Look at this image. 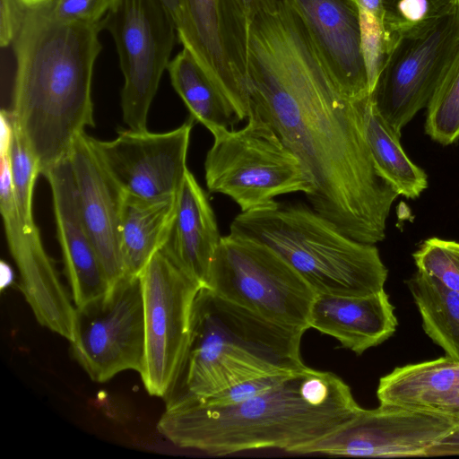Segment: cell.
<instances>
[{"instance_id":"8","label":"cell","mask_w":459,"mask_h":459,"mask_svg":"<svg viewBox=\"0 0 459 459\" xmlns=\"http://www.w3.org/2000/svg\"><path fill=\"white\" fill-rule=\"evenodd\" d=\"M458 43L459 10L394 38L369 99L397 134L427 108Z\"/></svg>"},{"instance_id":"14","label":"cell","mask_w":459,"mask_h":459,"mask_svg":"<svg viewBox=\"0 0 459 459\" xmlns=\"http://www.w3.org/2000/svg\"><path fill=\"white\" fill-rule=\"evenodd\" d=\"M0 157V210L9 251L20 274V290L38 322L72 342L77 309L43 247L36 224L20 220L8 154Z\"/></svg>"},{"instance_id":"25","label":"cell","mask_w":459,"mask_h":459,"mask_svg":"<svg viewBox=\"0 0 459 459\" xmlns=\"http://www.w3.org/2000/svg\"><path fill=\"white\" fill-rule=\"evenodd\" d=\"M425 333L459 362V292L419 270L406 281Z\"/></svg>"},{"instance_id":"9","label":"cell","mask_w":459,"mask_h":459,"mask_svg":"<svg viewBox=\"0 0 459 459\" xmlns=\"http://www.w3.org/2000/svg\"><path fill=\"white\" fill-rule=\"evenodd\" d=\"M145 346L139 374L148 394L165 399L188 345L193 307L202 286L160 249L140 274Z\"/></svg>"},{"instance_id":"31","label":"cell","mask_w":459,"mask_h":459,"mask_svg":"<svg viewBox=\"0 0 459 459\" xmlns=\"http://www.w3.org/2000/svg\"><path fill=\"white\" fill-rule=\"evenodd\" d=\"M299 371V370H298ZM294 373V372H293ZM290 374H273L251 380L241 382L228 389L202 399H191L207 406H229L249 400L267 390L274 387L284 380ZM181 402V401H178ZM176 403V402H174Z\"/></svg>"},{"instance_id":"27","label":"cell","mask_w":459,"mask_h":459,"mask_svg":"<svg viewBox=\"0 0 459 459\" xmlns=\"http://www.w3.org/2000/svg\"><path fill=\"white\" fill-rule=\"evenodd\" d=\"M382 4L392 42L397 34L459 10V0H382Z\"/></svg>"},{"instance_id":"17","label":"cell","mask_w":459,"mask_h":459,"mask_svg":"<svg viewBox=\"0 0 459 459\" xmlns=\"http://www.w3.org/2000/svg\"><path fill=\"white\" fill-rule=\"evenodd\" d=\"M51 188L57 238L76 309L102 299L111 289L83 225L69 157L43 175Z\"/></svg>"},{"instance_id":"19","label":"cell","mask_w":459,"mask_h":459,"mask_svg":"<svg viewBox=\"0 0 459 459\" xmlns=\"http://www.w3.org/2000/svg\"><path fill=\"white\" fill-rule=\"evenodd\" d=\"M221 239L206 194L188 169L161 249L188 277L205 287Z\"/></svg>"},{"instance_id":"22","label":"cell","mask_w":459,"mask_h":459,"mask_svg":"<svg viewBox=\"0 0 459 459\" xmlns=\"http://www.w3.org/2000/svg\"><path fill=\"white\" fill-rule=\"evenodd\" d=\"M177 197L149 200L125 193L120 221V250L125 276L139 277L162 248Z\"/></svg>"},{"instance_id":"32","label":"cell","mask_w":459,"mask_h":459,"mask_svg":"<svg viewBox=\"0 0 459 459\" xmlns=\"http://www.w3.org/2000/svg\"><path fill=\"white\" fill-rule=\"evenodd\" d=\"M26 6L20 0H0V45L13 44L24 15Z\"/></svg>"},{"instance_id":"29","label":"cell","mask_w":459,"mask_h":459,"mask_svg":"<svg viewBox=\"0 0 459 459\" xmlns=\"http://www.w3.org/2000/svg\"><path fill=\"white\" fill-rule=\"evenodd\" d=\"M417 270L459 292V242L430 238L412 254Z\"/></svg>"},{"instance_id":"34","label":"cell","mask_w":459,"mask_h":459,"mask_svg":"<svg viewBox=\"0 0 459 459\" xmlns=\"http://www.w3.org/2000/svg\"><path fill=\"white\" fill-rule=\"evenodd\" d=\"M359 9L368 13L384 21V8L382 0H355ZM385 23V22H384Z\"/></svg>"},{"instance_id":"20","label":"cell","mask_w":459,"mask_h":459,"mask_svg":"<svg viewBox=\"0 0 459 459\" xmlns=\"http://www.w3.org/2000/svg\"><path fill=\"white\" fill-rule=\"evenodd\" d=\"M180 17L177 32L208 76L248 117L249 95L246 83L235 73L224 43L221 0H178Z\"/></svg>"},{"instance_id":"1","label":"cell","mask_w":459,"mask_h":459,"mask_svg":"<svg viewBox=\"0 0 459 459\" xmlns=\"http://www.w3.org/2000/svg\"><path fill=\"white\" fill-rule=\"evenodd\" d=\"M223 17L230 54L246 71L250 113L299 160L313 210L354 240L383 241L399 195L369 150V96L354 100L339 91L284 0H226Z\"/></svg>"},{"instance_id":"24","label":"cell","mask_w":459,"mask_h":459,"mask_svg":"<svg viewBox=\"0 0 459 459\" xmlns=\"http://www.w3.org/2000/svg\"><path fill=\"white\" fill-rule=\"evenodd\" d=\"M367 141L376 167L399 195L416 199L428 187L425 171L414 164L397 134L377 112L369 97L364 108Z\"/></svg>"},{"instance_id":"15","label":"cell","mask_w":459,"mask_h":459,"mask_svg":"<svg viewBox=\"0 0 459 459\" xmlns=\"http://www.w3.org/2000/svg\"><path fill=\"white\" fill-rule=\"evenodd\" d=\"M301 20L339 91L354 100L370 94L355 0H284Z\"/></svg>"},{"instance_id":"36","label":"cell","mask_w":459,"mask_h":459,"mask_svg":"<svg viewBox=\"0 0 459 459\" xmlns=\"http://www.w3.org/2000/svg\"><path fill=\"white\" fill-rule=\"evenodd\" d=\"M161 2L171 14L177 27L180 17V7L178 0H161Z\"/></svg>"},{"instance_id":"4","label":"cell","mask_w":459,"mask_h":459,"mask_svg":"<svg viewBox=\"0 0 459 459\" xmlns=\"http://www.w3.org/2000/svg\"><path fill=\"white\" fill-rule=\"evenodd\" d=\"M304 333L268 322L201 288L185 358L166 404L206 398L244 381L302 369Z\"/></svg>"},{"instance_id":"37","label":"cell","mask_w":459,"mask_h":459,"mask_svg":"<svg viewBox=\"0 0 459 459\" xmlns=\"http://www.w3.org/2000/svg\"><path fill=\"white\" fill-rule=\"evenodd\" d=\"M27 7H38L45 5L53 0H20Z\"/></svg>"},{"instance_id":"13","label":"cell","mask_w":459,"mask_h":459,"mask_svg":"<svg viewBox=\"0 0 459 459\" xmlns=\"http://www.w3.org/2000/svg\"><path fill=\"white\" fill-rule=\"evenodd\" d=\"M195 120L164 133L122 129L111 141L91 136L100 160L126 194L149 200L178 196L186 175Z\"/></svg>"},{"instance_id":"6","label":"cell","mask_w":459,"mask_h":459,"mask_svg":"<svg viewBox=\"0 0 459 459\" xmlns=\"http://www.w3.org/2000/svg\"><path fill=\"white\" fill-rule=\"evenodd\" d=\"M204 161L206 186L211 193L230 197L247 212L274 197L312 192L310 179L299 160L274 131L250 113L242 128L221 130Z\"/></svg>"},{"instance_id":"35","label":"cell","mask_w":459,"mask_h":459,"mask_svg":"<svg viewBox=\"0 0 459 459\" xmlns=\"http://www.w3.org/2000/svg\"><path fill=\"white\" fill-rule=\"evenodd\" d=\"M14 281V273L10 266L4 261L0 262V290L3 291L4 289L11 286Z\"/></svg>"},{"instance_id":"23","label":"cell","mask_w":459,"mask_h":459,"mask_svg":"<svg viewBox=\"0 0 459 459\" xmlns=\"http://www.w3.org/2000/svg\"><path fill=\"white\" fill-rule=\"evenodd\" d=\"M171 84L191 118L212 134L235 129L247 117L208 76L193 54L183 48L169 64Z\"/></svg>"},{"instance_id":"18","label":"cell","mask_w":459,"mask_h":459,"mask_svg":"<svg viewBox=\"0 0 459 459\" xmlns=\"http://www.w3.org/2000/svg\"><path fill=\"white\" fill-rule=\"evenodd\" d=\"M398 325L385 290L363 296L316 294L308 326L336 339L357 355L389 339Z\"/></svg>"},{"instance_id":"26","label":"cell","mask_w":459,"mask_h":459,"mask_svg":"<svg viewBox=\"0 0 459 459\" xmlns=\"http://www.w3.org/2000/svg\"><path fill=\"white\" fill-rule=\"evenodd\" d=\"M424 129L442 145L459 140V43L427 106Z\"/></svg>"},{"instance_id":"30","label":"cell","mask_w":459,"mask_h":459,"mask_svg":"<svg viewBox=\"0 0 459 459\" xmlns=\"http://www.w3.org/2000/svg\"><path fill=\"white\" fill-rule=\"evenodd\" d=\"M117 0H53L42 5L54 19L66 22L102 24Z\"/></svg>"},{"instance_id":"12","label":"cell","mask_w":459,"mask_h":459,"mask_svg":"<svg viewBox=\"0 0 459 459\" xmlns=\"http://www.w3.org/2000/svg\"><path fill=\"white\" fill-rule=\"evenodd\" d=\"M459 429V420L395 405L361 408L345 424L299 454L355 457H426L428 450Z\"/></svg>"},{"instance_id":"2","label":"cell","mask_w":459,"mask_h":459,"mask_svg":"<svg viewBox=\"0 0 459 459\" xmlns=\"http://www.w3.org/2000/svg\"><path fill=\"white\" fill-rule=\"evenodd\" d=\"M102 24L60 22L27 7L13 41L15 73L6 108L41 175L69 157L95 126L91 82Z\"/></svg>"},{"instance_id":"7","label":"cell","mask_w":459,"mask_h":459,"mask_svg":"<svg viewBox=\"0 0 459 459\" xmlns=\"http://www.w3.org/2000/svg\"><path fill=\"white\" fill-rule=\"evenodd\" d=\"M206 288L268 322L307 331L316 292L267 246L230 234L221 237Z\"/></svg>"},{"instance_id":"11","label":"cell","mask_w":459,"mask_h":459,"mask_svg":"<svg viewBox=\"0 0 459 459\" xmlns=\"http://www.w3.org/2000/svg\"><path fill=\"white\" fill-rule=\"evenodd\" d=\"M70 343L73 357L95 382L127 369L139 372L145 346L140 277L124 276L102 299L77 309Z\"/></svg>"},{"instance_id":"21","label":"cell","mask_w":459,"mask_h":459,"mask_svg":"<svg viewBox=\"0 0 459 459\" xmlns=\"http://www.w3.org/2000/svg\"><path fill=\"white\" fill-rule=\"evenodd\" d=\"M379 404L459 420V362L448 357L397 367L379 379Z\"/></svg>"},{"instance_id":"10","label":"cell","mask_w":459,"mask_h":459,"mask_svg":"<svg viewBox=\"0 0 459 459\" xmlns=\"http://www.w3.org/2000/svg\"><path fill=\"white\" fill-rule=\"evenodd\" d=\"M118 54L125 82L123 121L147 129V117L178 37L175 22L161 0H117L103 21Z\"/></svg>"},{"instance_id":"3","label":"cell","mask_w":459,"mask_h":459,"mask_svg":"<svg viewBox=\"0 0 459 459\" xmlns=\"http://www.w3.org/2000/svg\"><path fill=\"white\" fill-rule=\"evenodd\" d=\"M360 409L341 377L306 366L266 392L234 405L168 403L157 428L178 447L215 455L267 448L299 454Z\"/></svg>"},{"instance_id":"16","label":"cell","mask_w":459,"mask_h":459,"mask_svg":"<svg viewBox=\"0 0 459 459\" xmlns=\"http://www.w3.org/2000/svg\"><path fill=\"white\" fill-rule=\"evenodd\" d=\"M69 160L83 225L112 287L125 276L120 250L125 192L100 160L85 132L75 139Z\"/></svg>"},{"instance_id":"33","label":"cell","mask_w":459,"mask_h":459,"mask_svg":"<svg viewBox=\"0 0 459 459\" xmlns=\"http://www.w3.org/2000/svg\"><path fill=\"white\" fill-rule=\"evenodd\" d=\"M459 455V429L431 446L428 456Z\"/></svg>"},{"instance_id":"5","label":"cell","mask_w":459,"mask_h":459,"mask_svg":"<svg viewBox=\"0 0 459 459\" xmlns=\"http://www.w3.org/2000/svg\"><path fill=\"white\" fill-rule=\"evenodd\" d=\"M230 234L262 243L316 294L363 296L384 290L388 270L374 244L352 239L302 203H271L237 215Z\"/></svg>"},{"instance_id":"28","label":"cell","mask_w":459,"mask_h":459,"mask_svg":"<svg viewBox=\"0 0 459 459\" xmlns=\"http://www.w3.org/2000/svg\"><path fill=\"white\" fill-rule=\"evenodd\" d=\"M13 129L8 150L11 178L20 220L35 223L32 213L33 190L38 175V163L13 122Z\"/></svg>"}]
</instances>
